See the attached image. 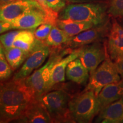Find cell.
I'll list each match as a JSON object with an SVG mask.
<instances>
[{
    "label": "cell",
    "mask_w": 123,
    "mask_h": 123,
    "mask_svg": "<svg viewBox=\"0 0 123 123\" xmlns=\"http://www.w3.org/2000/svg\"><path fill=\"white\" fill-rule=\"evenodd\" d=\"M107 53V44H103L97 41L80 47L78 58L88 70L90 75L105 60Z\"/></svg>",
    "instance_id": "obj_8"
},
{
    "label": "cell",
    "mask_w": 123,
    "mask_h": 123,
    "mask_svg": "<svg viewBox=\"0 0 123 123\" xmlns=\"http://www.w3.org/2000/svg\"><path fill=\"white\" fill-rule=\"evenodd\" d=\"M69 109L74 123H91L100 112L97 96L91 90L84 91L71 98Z\"/></svg>",
    "instance_id": "obj_4"
},
{
    "label": "cell",
    "mask_w": 123,
    "mask_h": 123,
    "mask_svg": "<svg viewBox=\"0 0 123 123\" xmlns=\"http://www.w3.org/2000/svg\"><path fill=\"white\" fill-rule=\"evenodd\" d=\"M123 96V80L108 84L102 88L97 96L100 112L107 106L119 100Z\"/></svg>",
    "instance_id": "obj_13"
},
{
    "label": "cell",
    "mask_w": 123,
    "mask_h": 123,
    "mask_svg": "<svg viewBox=\"0 0 123 123\" xmlns=\"http://www.w3.org/2000/svg\"><path fill=\"white\" fill-rule=\"evenodd\" d=\"M68 2L71 3H81V2H88V1H92V0H67Z\"/></svg>",
    "instance_id": "obj_27"
},
{
    "label": "cell",
    "mask_w": 123,
    "mask_h": 123,
    "mask_svg": "<svg viewBox=\"0 0 123 123\" xmlns=\"http://www.w3.org/2000/svg\"><path fill=\"white\" fill-rule=\"evenodd\" d=\"M96 122L123 123V96L103 109Z\"/></svg>",
    "instance_id": "obj_14"
},
{
    "label": "cell",
    "mask_w": 123,
    "mask_h": 123,
    "mask_svg": "<svg viewBox=\"0 0 123 123\" xmlns=\"http://www.w3.org/2000/svg\"><path fill=\"white\" fill-rule=\"evenodd\" d=\"M39 98L53 123H74L69 109L71 98L68 93L57 90L46 92Z\"/></svg>",
    "instance_id": "obj_3"
},
{
    "label": "cell",
    "mask_w": 123,
    "mask_h": 123,
    "mask_svg": "<svg viewBox=\"0 0 123 123\" xmlns=\"http://www.w3.org/2000/svg\"><path fill=\"white\" fill-rule=\"evenodd\" d=\"M36 1H37L39 3L40 5H41L42 7H43L46 10H47V11L53 12V11H52V10H51L49 8L48 6H47V2H46V0H36Z\"/></svg>",
    "instance_id": "obj_26"
},
{
    "label": "cell",
    "mask_w": 123,
    "mask_h": 123,
    "mask_svg": "<svg viewBox=\"0 0 123 123\" xmlns=\"http://www.w3.org/2000/svg\"><path fill=\"white\" fill-rule=\"evenodd\" d=\"M3 50L6 58L13 70H15L19 68L30 54L29 52L15 46H12L8 49H3Z\"/></svg>",
    "instance_id": "obj_18"
},
{
    "label": "cell",
    "mask_w": 123,
    "mask_h": 123,
    "mask_svg": "<svg viewBox=\"0 0 123 123\" xmlns=\"http://www.w3.org/2000/svg\"><path fill=\"white\" fill-rule=\"evenodd\" d=\"M56 13L44 9H33L28 11L14 21H11L12 30H35L44 23L56 24Z\"/></svg>",
    "instance_id": "obj_6"
},
{
    "label": "cell",
    "mask_w": 123,
    "mask_h": 123,
    "mask_svg": "<svg viewBox=\"0 0 123 123\" xmlns=\"http://www.w3.org/2000/svg\"><path fill=\"white\" fill-rule=\"evenodd\" d=\"M111 26V25L108 21L105 24L96 26L73 37L67 43L69 48L78 49L100 41L108 34Z\"/></svg>",
    "instance_id": "obj_9"
},
{
    "label": "cell",
    "mask_w": 123,
    "mask_h": 123,
    "mask_svg": "<svg viewBox=\"0 0 123 123\" xmlns=\"http://www.w3.org/2000/svg\"><path fill=\"white\" fill-rule=\"evenodd\" d=\"M66 76L69 80L79 84H86L90 78V73L79 58L70 62L66 68Z\"/></svg>",
    "instance_id": "obj_15"
},
{
    "label": "cell",
    "mask_w": 123,
    "mask_h": 123,
    "mask_svg": "<svg viewBox=\"0 0 123 123\" xmlns=\"http://www.w3.org/2000/svg\"><path fill=\"white\" fill-rule=\"evenodd\" d=\"M107 12L113 17H123V0H107Z\"/></svg>",
    "instance_id": "obj_21"
},
{
    "label": "cell",
    "mask_w": 123,
    "mask_h": 123,
    "mask_svg": "<svg viewBox=\"0 0 123 123\" xmlns=\"http://www.w3.org/2000/svg\"><path fill=\"white\" fill-rule=\"evenodd\" d=\"M56 25L71 37L79 34L86 30L96 26L90 22H80L71 19H58L56 21Z\"/></svg>",
    "instance_id": "obj_16"
},
{
    "label": "cell",
    "mask_w": 123,
    "mask_h": 123,
    "mask_svg": "<svg viewBox=\"0 0 123 123\" xmlns=\"http://www.w3.org/2000/svg\"><path fill=\"white\" fill-rule=\"evenodd\" d=\"M114 62L117 66L118 71L120 75L121 79L123 80V54L118 56Z\"/></svg>",
    "instance_id": "obj_25"
},
{
    "label": "cell",
    "mask_w": 123,
    "mask_h": 123,
    "mask_svg": "<svg viewBox=\"0 0 123 123\" xmlns=\"http://www.w3.org/2000/svg\"><path fill=\"white\" fill-rule=\"evenodd\" d=\"M36 98L34 92L26 84L25 79H14L1 84L0 122L17 121L29 104Z\"/></svg>",
    "instance_id": "obj_1"
},
{
    "label": "cell",
    "mask_w": 123,
    "mask_h": 123,
    "mask_svg": "<svg viewBox=\"0 0 123 123\" xmlns=\"http://www.w3.org/2000/svg\"><path fill=\"white\" fill-rule=\"evenodd\" d=\"M38 42L39 41L35 37L34 30H20L19 33L15 38L13 46L31 53Z\"/></svg>",
    "instance_id": "obj_17"
},
{
    "label": "cell",
    "mask_w": 123,
    "mask_h": 123,
    "mask_svg": "<svg viewBox=\"0 0 123 123\" xmlns=\"http://www.w3.org/2000/svg\"><path fill=\"white\" fill-rule=\"evenodd\" d=\"M107 4L101 3H78L67 5L62 9L58 19L90 22L95 26L108 21Z\"/></svg>",
    "instance_id": "obj_2"
},
{
    "label": "cell",
    "mask_w": 123,
    "mask_h": 123,
    "mask_svg": "<svg viewBox=\"0 0 123 123\" xmlns=\"http://www.w3.org/2000/svg\"><path fill=\"white\" fill-rule=\"evenodd\" d=\"M13 69L7 62L2 46L0 49V79L1 81H6L11 77Z\"/></svg>",
    "instance_id": "obj_20"
},
{
    "label": "cell",
    "mask_w": 123,
    "mask_h": 123,
    "mask_svg": "<svg viewBox=\"0 0 123 123\" xmlns=\"http://www.w3.org/2000/svg\"><path fill=\"white\" fill-rule=\"evenodd\" d=\"M49 8L52 11L58 13L64 9L68 2L67 0H46Z\"/></svg>",
    "instance_id": "obj_24"
},
{
    "label": "cell",
    "mask_w": 123,
    "mask_h": 123,
    "mask_svg": "<svg viewBox=\"0 0 123 123\" xmlns=\"http://www.w3.org/2000/svg\"><path fill=\"white\" fill-rule=\"evenodd\" d=\"M71 38V37L67 33L55 25L43 43L49 47H58L62 44L68 43Z\"/></svg>",
    "instance_id": "obj_19"
},
{
    "label": "cell",
    "mask_w": 123,
    "mask_h": 123,
    "mask_svg": "<svg viewBox=\"0 0 123 123\" xmlns=\"http://www.w3.org/2000/svg\"><path fill=\"white\" fill-rule=\"evenodd\" d=\"M107 47L108 53L112 61L123 54V27L116 19L112 21L108 34Z\"/></svg>",
    "instance_id": "obj_12"
},
{
    "label": "cell",
    "mask_w": 123,
    "mask_h": 123,
    "mask_svg": "<svg viewBox=\"0 0 123 123\" xmlns=\"http://www.w3.org/2000/svg\"><path fill=\"white\" fill-rule=\"evenodd\" d=\"M50 53V47L43 42L39 41L21 68L14 75L13 79H22L28 77L34 71L39 68L44 63Z\"/></svg>",
    "instance_id": "obj_7"
},
{
    "label": "cell",
    "mask_w": 123,
    "mask_h": 123,
    "mask_svg": "<svg viewBox=\"0 0 123 123\" xmlns=\"http://www.w3.org/2000/svg\"><path fill=\"white\" fill-rule=\"evenodd\" d=\"M37 9L46 10L36 0H17L1 5L0 19L11 22L26 12Z\"/></svg>",
    "instance_id": "obj_10"
},
{
    "label": "cell",
    "mask_w": 123,
    "mask_h": 123,
    "mask_svg": "<svg viewBox=\"0 0 123 123\" xmlns=\"http://www.w3.org/2000/svg\"><path fill=\"white\" fill-rule=\"evenodd\" d=\"M17 122L50 123L53 121L40 98H36L29 104L22 116Z\"/></svg>",
    "instance_id": "obj_11"
},
{
    "label": "cell",
    "mask_w": 123,
    "mask_h": 123,
    "mask_svg": "<svg viewBox=\"0 0 123 123\" xmlns=\"http://www.w3.org/2000/svg\"><path fill=\"white\" fill-rule=\"evenodd\" d=\"M20 30H13L5 33L1 35V45L2 46L3 49H8L13 46L14 39L18 34L19 33Z\"/></svg>",
    "instance_id": "obj_23"
},
{
    "label": "cell",
    "mask_w": 123,
    "mask_h": 123,
    "mask_svg": "<svg viewBox=\"0 0 123 123\" xmlns=\"http://www.w3.org/2000/svg\"><path fill=\"white\" fill-rule=\"evenodd\" d=\"M0 1H1V5H2L8 4V3L17 1V0H0Z\"/></svg>",
    "instance_id": "obj_28"
},
{
    "label": "cell",
    "mask_w": 123,
    "mask_h": 123,
    "mask_svg": "<svg viewBox=\"0 0 123 123\" xmlns=\"http://www.w3.org/2000/svg\"><path fill=\"white\" fill-rule=\"evenodd\" d=\"M55 24L51 22H47L39 25L34 30L35 37L38 41L44 42L48 37L51 30Z\"/></svg>",
    "instance_id": "obj_22"
},
{
    "label": "cell",
    "mask_w": 123,
    "mask_h": 123,
    "mask_svg": "<svg viewBox=\"0 0 123 123\" xmlns=\"http://www.w3.org/2000/svg\"><path fill=\"white\" fill-rule=\"evenodd\" d=\"M121 80V76L115 62L107 53L105 60L90 75L88 83L84 91H93L97 96L105 86L119 82Z\"/></svg>",
    "instance_id": "obj_5"
}]
</instances>
